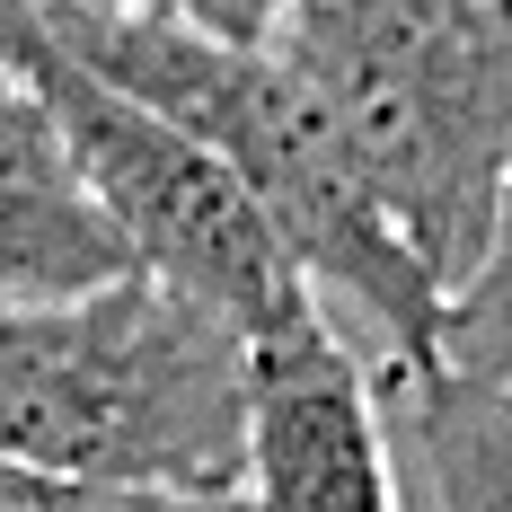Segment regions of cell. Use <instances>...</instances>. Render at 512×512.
<instances>
[{"label": "cell", "instance_id": "7", "mask_svg": "<svg viewBox=\"0 0 512 512\" xmlns=\"http://www.w3.org/2000/svg\"><path fill=\"white\" fill-rule=\"evenodd\" d=\"M389 407L407 415V451L424 468L433 512H512V389L504 380L433 371Z\"/></svg>", "mask_w": 512, "mask_h": 512}, {"label": "cell", "instance_id": "4", "mask_svg": "<svg viewBox=\"0 0 512 512\" xmlns=\"http://www.w3.org/2000/svg\"><path fill=\"white\" fill-rule=\"evenodd\" d=\"M0 62L45 98L53 133H62V151L80 168V186L98 195V212L115 221V239L133 248L142 274L212 301L239 336H265L274 318L318 301L292 274L283 239L265 230V212L248 204V186L186 124H168L159 106H142L133 89H115L106 71H89L36 18V0H0Z\"/></svg>", "mask_w": 512, "mask_h": 512}, {"label": "cell", "instance_id": "1", "mask_svg": "<svg viewBox=\"0 0 512 512\" xmlns=\"http://www.w3.org/2000/svg\"><path fill=\"white\" fill-rule=\"evenodd\" d=\"M36 18L89 71L159 106L168 124H186L248 186V204L292 256V274L354 336V354L380 371L389 398H407L415 380L442 371L451 292L398 239V221L362 186L345 133L327 124V106L301 89V71L274 45H221L204 27L142 18V9H89V0H36Z\"/></svg>", "mask_w": 512, "mask_h": 512}, {"label": "cell", "instance_id": "9", "mask_svg": "<svg viewBox=\"0 0 512 512\" xmlns=\"http://www.w3.org/2000/svg\"><path fill=\"white\" fill-rule=\"evenodd\" d=\"M89 9H142V18L204 27V36H221V45H265L301 0H89Z\"/></svg>", "mask_w": 512, "mask_h": 512}, {"label": "cell", "instance_id": "10", "mask_svg": "<svg viewBox=\"0 0 512 512\" xmlns=\"http://www.w3.org/2000/svg\"><path fill=\"white\" fill-rule=\"evenodd\" d=\"M442 371L504 380V389H512V301H495V309H451V327H442Z\"/></svg>", "mask_w": 512, "mask_h": 512}, {"label": "cell", "instance_id": "2", "mask_svg": "<svg viewBox=\"0 0 512 512\" xmlns=\"http://www.w3.org/2000/svg\"><path fill=\"white\" fill-rule=\"evenodd\" d=\"M0 460L239 495L248 336L142 265L89 292L0 301Z\"/></svg>", "mask_w": 512, "mask_h": 512}, {"label": "cell", "instance_id": "3", "mask_svg": "<svg viewBox=\"0 0 512 512\" xmlns=\"http://www.w3.org/2000/svg\"><path fill=\"white\" fill-rule=\"evenodd\" d=\"M265 45L327 106L398 239L460 292L512 168V0H301Z\"/></svg>", "mask_w": 512, "mask_h": 512}, {"label": "cell", "instance_id": "6", "mask_svg": "<svg viewBox=\"0 0 512 512\" xmlns=\"http://www.w3.org/2000/svg\"><path fill=\"white\" fill-rule=\"evenodd\" d=\"M115 274H133V248L80 186L45 98L0 62V301H53Z\"/></svg>", "mask_w": 512, "mask_h": 512}, {"label": "cell", "instance_id": "11", "mask_svg": "<svg viewBox=\"0 0 512 512\" xmlns=\"http://www.w3.org/2000/svg\"><path fill=\"white\" fill-rule=\"evenodd\" d=\"M512 301V168H504V195H495V230H486V256H477V274H468L460 292H451V309H495ZM451 327V318H442Z\"/></svg>", "mask_w": 512, "mask_h": 512}, {"label": "cell", "instance_id": "5", "mask_svg": "<svg viewBox=\"0 0 512 512\" xmlns=\"http://www.w3.org/2000/svg\"><path fill=\"white\" fill-rule=\"evenodd\" d=\"M239 495H248V512H407L389 389L318 301L248 336Z\"/></svg>", "mask_w": 512, "mask_h": 512}, {"label": "cell", "instance_id": "8", "mask_svg": "<svg viewBox=\"0 0 512 512\" xmlns=\"http://www.w3.org/2000/svg\"><path fill=\"white\" fill-rule=\"evenodd\" d=\"M0 512H248V495H186V486H124V477L0 460Z\"/></svg>", "mask_w": 512, "mask_h": 512}]
</instances>
